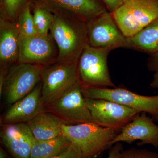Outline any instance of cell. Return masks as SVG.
<instances>
[{
	"mask_svg": "<svg viewBox=\"0 0 158 158\" xmlns=\"http://www.w3.org/2000/svg\"><path fill=\"white\" fill-rule=\"evenodd\" d=\"M53 14L50 31L58 50L56 62H78L88 44L87 22L69 12L57 11Z\"/></svg>",
	"mask_w": 158,
	"mask_h": 158,
	"instance_id": "1",
	"label": "cell"
},
{
	"mask_svg": "<svg viewBox=\"0 0 158 158\" xmlns=\"http://www.w3.org/2000/svg\"><path fill=\"white\" fill-rule=\"evenodd\" d=\"M62 131L72 143L77 144L83 158H96L112 146L119 130L99 126L93 123L75 125L63 124Z\"/></svg>",
	"mask_w": 158,
	"mask_h": 158,
	"instance_id": "2",
	"label": "cell"
},
{
	"mask_svg": "<svg viewBox=\"0 0 158 158\" xmlns=\"http://www.w3.org/2000/svg\"><path fill=\"white\" fill-rule=\"evenodd\" d=\"M124 36L135 35L158 18V0H123L113 13Z\"/></svg>",
	"mask_w": 158,
	"mask_h": 158,
	"instance_id": "3",
	"label": "cell"
},
{
	"mask_svg": "<svg viewBox=\"0 0 158 158\" xmlns=\"http://www.w3.org/2000/svg\"><path fill=\"white\" fill-rule=\"evenodd\" d=\"M79 80L78 62H55L43 66L41 82L44 106L62 96Z\"/></svg>",
	"mask_w": 158,
	"mask_h": 158,
	"instance_id": "4",
	"label": "cell"
},
{
	"mask_svg": "<svg viewBox=\"0 0 158 158\" xmlns=\"http://www.w3.org/2000/svg\"><path fill=\"white\" fill-rule=\"evenodd\" d=\"M110 50L96 48L87 44L78 62L79 78L84 86L115 88L108 65Z\"/></svg>",
	"mask_w": 158,
	"mask_h": 158,
	"instance_id": "5",
	"label": "cell"
},
{
	"mask_svg": "<svg viewBox=\"0 0 158 158\" xmlns=\"http://www.w3.org/2000/svg\"><path fill=\"white\" fill-rule=\"evenodd\" d=\"M81 90L85 98L111 101L141 113H148L152 118L158 116V95H141L122 87L100 88L82 85Z\"/></svg>",
	"mask_w": 158,
	"mask_h": 158,
	"instance_id": "6",
	"label": "cell"
},
{
	"mask_svg": "<svg viewBox=\"0 0 158 158\" xmlns=\"http://www.w3.org/2000/svg\"><path fill=\"white\" fill-rule=\"evenodd\" d=\"M44 110L56 115L63 124L75 125L93 123L81 90L80 80L66 93L44 106Z\"/></svg>",
	"mask_w": 158,
	"mask_h": 158,
	"instance_id": "7",
	"label": "cell"
},
{
	"mask_svg": "<svg viewBox=\"0 0 158 158\" xmlns=\"http://www.w3.org/2000/svg\"><path fill=\"white\" fill-rule=\"evenodd\" d=\"M43 66L37 64L17 63L9 69L2 93L9 106L31 93L41 81Z\"/></svg>",
	"mask_w": 158,
	"mask_h": 158,
	"instance_id": "8",
	"label": "cell"
},
{
	"mask_svg": "<svg viewBox=\"0 0 158 158\" xmlns=\"http://www.w3.org/2000/svg\"><path fill=\"white\" fill-rule=\"evenodd\" d=\"M88 44L96 48H130L128 38L118 27L112 13L107 11L87 22Z\"/></svg>",
	"mask_w": 158,
	"mask_h": 158,
	"instance_id": "9",
	"label": "cell"
},
{
	"mask_svg": "<svg viewBox=\"0 0 158 158\" xmlns=\"http://www.w3.org/2000/svg\"><path fill=\"white\" fill-rule=\"evenodd\" d=\"M85 99L93 123L102 127L121 131L141 113L138 110L111 101L85 98Z\"/></svg>",
	"mask_w": 158,
	"mask_h": 158,
	"instance_id": "10",
	"label": "cell"
},
{
	"mask_svg": "<svg viewBox=\"0 0 158 158\" xmlns=\"http://www.w3.org/2000/svg\"><path fill=\"white\" fill-rule=\"evenodd\" d=\"M56 44L51 34H19L17 63L37 64L43 66L56 62L58 55Z\"/></svg>",
	"mask_w": 158,
	"mask_h": 158,
	"instance_id": "11",
	"label": "cell"
},
{
	"mask_svg": "<svg viewBox=\"0 0 158 158\" xmlns=\"http://www.w3.org/2000/svg\"><path fill=\"white\" fill-rule=\"evenodd\" d=\"M0 138L3 146L12 158H31L36 140L27 123L1 124Z\"/></svg>",
	"mask_w": 158,
	"mask_h": 158,
	"instance_id": "12",
	"label": "cell"
},
{
	"mask_svg": "<svg viewBox=\"0 0 158 158\" xmlns=\"http://www.w3.org/2000/svg\"><path fill=\"white\" fill-rule=\"evenodd\" d=\"M136 141H140L138 143L139 146L150 144L158 148V125L144 112L123 128L111 144L122 142L131 144Z\"/></svg>",
	"mask_w": 158,
	"mask_h": 158,
	"instance_id": "13",
	"label": "cell"
},
{
	"mask_svg": "<svg viewBox=\"0 0 158 158\" xmlns=\"http://www.w3.org/2000/svg\"><path fill=\"white\" fill-rule=\"evenodd\" d=\"M31 4L45 8L53 13H72L86 22L107 11L99 0H31Z\"/></svg>",
	"mask_w": 158,
	"mask_h": 158,
	"instance_id": "14",
	"label": "cell"
},
{
	"mask_svg": "<svg viewBox=\"0 0 158 158\" xmlns=\"http://www.w3.org/2000/svg\"><path fill=\"white\" fill-rule=\"evenodd\" d=\"M41 90L40 82L31 93L11 105L1 118V124L27 123L44 111Z\"/></svg>",
	"mask_w": 158,
	"mask_h": 158,
	"instance_id": "15",
	"label": "cell"
},
{
	"mask_svg": "<svg viewBox=\"0 0 158 158\" xmlns=\"http://www.w3.org/2000/svg\"><path fill=\"white\" fill-rule=\"evenodd\" d=\"M19 36L16 21L0 18L1 69H9L18 63Z\"/></svg>",
	"mask_w": 158,
	"mask_h": 158,
	"instance_id": "16",
	"label": "cell"
},
{
	"mask_svg": "<svg viewBox=\"0 0 158 158\" xmlns=\"http://www.w3.org/2000/svg\"><path fill=\"white\" fill-rule=\"evenodd\" d=\"M27 123L34 138L38 141L48 140L63 135V123L61 119L45 110Z\"/></svg>",
	"mask_w": 158,
	"mask_h": 158,
	"instance_id": "17",
	"label": "cell"
},
{
	"mask_svg": "<svg viewBox=\"0 0 158 158\" xmlns=\"http://www.w3.org/2000/svg\"><path fill=\"white\" fill-rule=\"evenodd\" d=\"M128 40L130 48L150 55L158 52V18Z\"/></svg>",
	"mask_w": 158,
	"mask_h": 158,
	"instance_id": "18",
	"label": "cell"
},
{
	"mask_svg": "<svg viewBox=\"0 0 158 158\" xmlns=\"http://www.w3.org/2000/svg\"><path fill=\"white\" fill-rule=\"evenodd\" d=\"M72 144L66 136L48 140H35L31 148V158H49L61 153Z\"/></svg>",
	"mask_w": 158,
	"mask_h": 158,
	"instance_id": "19",
	"label": "cell"
},
{
	"mask_svg": "<svg viewBox=\"0 0 158 158\" xmlns=\"http://www.w3.org/2000/svg\"><path fill=\"white\" fill-rule=\"evenodd\" d=\"M31 6L37 34L48 35L53 20V13L40 6Z\"/></svg>",
	"mask_w": 158,
	"mask_h": 158,
	"instance_id": "20",
	"label": "cell"
},
{
	"mask_svg": "<svg viewBox=\"0 0 158 158\" xmlns=\"http://www.w3.org/2000/svg\"><path fill=\"white\" fill-rule=\"evenodd\" d=\"M30 3L31 0H0L1 17L15 22L20 12Z\"/></svg>",
	"mask_w": 158,
	"mask_h": 158,
	"instance_id": "21",
	"label": "cell"
},
{
	"mask_svg": "<svg viewBox=\"0 0 158 158\" xmlns=\"http://www.w3.org/2000/svg\"><path fill=\"white\" fill-rule=\"evenodd\" d=\"M16 23L20 35L31 36L37 34L34 25L31 3L20 12Z\"/></svg>",
	"mask_w": 158,
	"mask_h": 158,
	"instance_id": "22",
	"label": "cell"
},
{
	"mask_svg": "<svg viewBox=\"0 0 158 158\" xmlns=\"http://www.w3.org/2000/svg\"><path fill=\"white\" fill-rule=\"evenodd\" d=\"M118 158H158V153L147 149L132 148L123 150Z\"/></svg>",
	"mask_w": 158,
	"mask_h": 158,
	"instance_id": "23",
	"label": "cell"
},
{
	"mask_svg": "<svg viewBox=\"0 0 158 158\" xmlns=\"http://www.w3.org/2000/svg\"><path fill=\"white\" fill-rule=\"evenodd\" d=\"M49 158H83L80 148L77 144L72 143L70 146L56 156Z\"/></svg>",
	"mask_w": 158,
	"mask_h": 158,
	"instance_id": "24",
	"label": "cell"
},
{
	"mask_svg": "<svg viewBox=\"0 0 158 158\" xmlns=\"http://www.w3.org/2000/svg\"><path fill=\"white\" fill-rule=\"evenodd\" d=\"M147 66L150 71H158V52L150 55L148 59Z\"/></svg>",
	"mask_w": 158,
	"mask_h": 158,
	"instance_id": "25",
	"label": "cell"
},
{
	"mask_svg": "<svg viewBox=\"0 0 158 158\" xmlns=\"http://www.w3.org/2000/svg\"><path fill=\"white\" fill-rule=\"evenodd\" d=\"M107 9L111 13H113L123 3V0H101Z\"/></svg>",
	"mask_w": 158,
	"mask_h": 158,
	"instance_id": "26",
	"label": "cell"
},
{
	"mask_svg": "<svg viewBox=\"0 0 158 158\" xmlns=\"http://www.w3.org/2000/svg\"><path fill=\"white\" fill-rule=\"evenodd\" d=\"M115 145L110 151V154L107 158H118L123 150V146L121 142H118L114 144Z\"/></svg>",
	"mask_w": 158,
	"mask_h": 158,
	"instance_id": "27",
	"label": "cell"
},
{
	"mask_svg": "<svg viewBox=\"0 0 158 158\" xmlns=\"http://www.w3.org/2000/svg\"><path fill=\"white\" fill-rule=\"evenodd\" d=\"M150 87L154 89H158V71L154 74L152 81L150 84Z\"/></svg>",
	"mask_w": 158,
	"mask_h": 158,
	"instance_id": "28",
	"label": "cell"
},
{
	"mask_svg": "<svg viewBox=\"0 0 158 158\" xmlns=\"http://www.w3.org/2000/svg\"><path fill=\"white\" fill-rule=\"evenodd\" d=\"M0 158H12L2 147L0 148Z\"/></svg>",
	"mask_w": 158,
	"mask_h": 158,
	"instance_id": "29",
	"label": "cell"
},
{
	"mask_svg": "<svg viewBox=\"0 0 158 158\" xmlns=\"http://www.w3.org/2000/svg\"><path fill=\"white\" fill-rule=\"evenodd\" d=\"M152 118L153 119V120L158 122V116H157L156 117H154V118Z\"/></svg>",
	"mask_w": 158,
	"mask_h": 158,
	"instance_id": "30",
	"label": "cell"
}]
</instances>
